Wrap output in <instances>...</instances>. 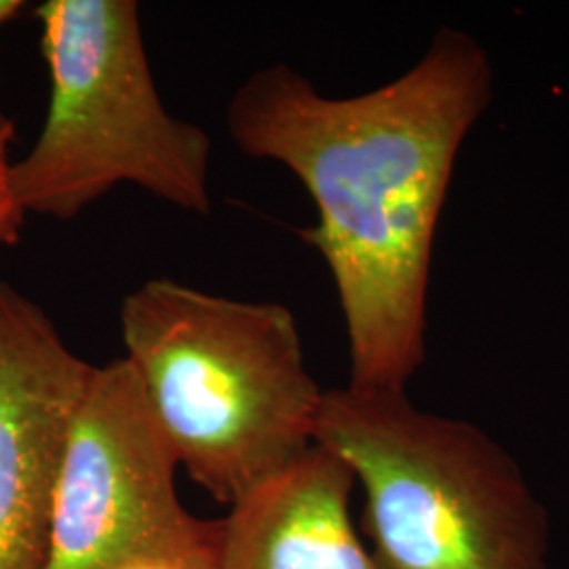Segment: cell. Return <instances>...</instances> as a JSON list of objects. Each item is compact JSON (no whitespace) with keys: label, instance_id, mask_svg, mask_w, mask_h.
<instances>
[{"label":"cell","instance_id":"7a4b0ae2","mask_svg":"<svg viewBox=\"0 0 569 569\" xmlns=\"http://www.w3.org/2000/svg\"><path fill=\"white\" fill-rule=\"evenodd\" d=\"M122 342L188 477L232 507L315 446L323 390L296 317L152 279L121 306Z\"/></svg>","mask_w":569,"mask_h":569},{"label":"cell","instance_id":"52a82bcc","mask_svg":"<svg viewBox=\"0 0 569 569\" xmlns=\"http://www.w3.org/2000/svg\"><path fill=\"white\" fill-rule=\"evenodd\" d=\"M355 475L321 446L222 519L220 569H380L350 519Z\"/></svg>","mask_w":569,"mask_h":569},{"label":"cell","instance_id":"ba28073f","mask_svg":"<svg viewBox=\"0 0 569 569\" xmlns=\"http://www.w3.org/2000/svg\"><path fill=\"white\" fill-rule=\"evenodd\" d=\"M222 519H201L188 512L176 528L106 569H220Z\"/></svg>","mask_w":569,"mask_h":569},{"label":"cell","instance_id":"9c48e42d","mask_svg":"<svg viewBox=\"0 0 569 569\" xmlns=\"http://www.w3.org/2000/svg\"><path fill=\"white\" fill-rule=\"evenodd\" d=\"M23 222H26V213L11 188L9 146L0 143V244L18 243Z\"/></svg>","mask_w":569,"mask_h":569},{"label":"cell","instance_id":"277c9868","mask_svg":"<svg viewBox=\"0 0 569 569\" xmlns=\"http://www.w3.org/2000/svg\"><path fill=\"white\" fill-rule=\"evenodd\" d=\"M51 98L41 136L11 163L23 213L72 220L119 183L209 216L211 140L159 96L133 0L37 7Z\"/></svg>","mask_w":569,"mask_h":569},{"label":"cell","instance_id":"30bf717a","mask_svg":"<svg viewBox=\"0 0 569 569\" xmlns=\"http://www.w3.org/2000/svg\"><path fill=\"white\" fill-rule=\"evenodd\" d=\"M23 9L21 0H0V28L13 20Z\"/></svg>","mask_w":569,"mask_h":569},{"label":"cell","instance_id":"3957f363","mask_svg":"<svg viewBox=\"0 0 569 569\" xmlns=\"http://www.w3.org/2000/svg\"><path fill=\"white\" fill-rule=\"evenodd\" d=\"M315 443L366 493L380 569H549V517L509 451L406 390L323 392Z\"/></svg>","mask_w":569,"mask_h":569},{"label":"cell","instance_id":"8992f818","mask_svg":"<svg viewBox=\"0 0 569 569\" xmlns=\"http://www.w3.org/2000/svg\"><path fill=\"white\" fill-rule=\"evenodd\" d=\"M93 366L0 281V569H47L70 430Z\"/></svg>","mask_w":569,"mask_h":569},{"label":"cell","instance_id":"5b68a950","mask_svg":"<svg viewBox=\"0 0 569 569\" xmlns=\"http://www.w3.org/2000/svg\"><path fill=\"white\" fill-rule=\"evenodd\" d=\"M178 468L131 363L93 366L63 458L47 569H106L182 523Z\"/></svg>","mask_w":569,"mask_h":569},{"label":"cell","instance_id":"8fae6325","mask_svg":"<svg viewBox=\"0 0 569 569\" xmlns=\"http://www.w3.org/2000/svg\"><path fill=\"white\" fill-rule=\"evenodd\" d=\"M13 138H16V124L0 108V143L9 146V143L13 142Z\"/></svg>","mask_w":569,"mask_h":569},{"label":"cell","instance_id":"6da1fadb","mask_svg":"<svg viewBox=\"0 0 569 569\" xmlns=\"http://www.w3.org/2000/svg\"><path fill=\"white\" fill-rule=\"evenodd\" d=\"M491 98V63L467 32L441 28L406 74L327 98L284 63L251 74L226 127L251 159L305 183L317 222L298 230L331 272L350 382L406 390L427 357L432 247L462 142Z\"/></svg>","mask_w":569,"mask_h":569}]
</instances>
